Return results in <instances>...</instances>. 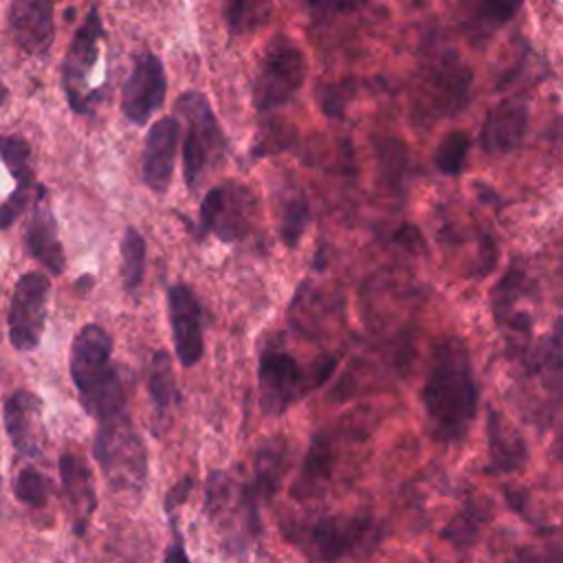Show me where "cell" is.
Masks as SVG:
<instances>
[{"label": "cell", "instance_id": "obj_1", "mask_svg": "<svg viewBox=\"0 0 563 563\" xmlns=\"http://www.w3.org/2000/svg\"><path fill=\"white\" fill-rule=\"evenodd\" d=\"M427 431L435 442H460L477 413V383L471 354L462 339L444 336L435 343L420 391Z\"/></svg>", "mask_w": 563, "mask_h": 563}, {"label": "cell", "instance_id": "obj_2", "mask_svg": "<svg viewBox=\"0 0 563 563\" xmlns=\"http://www.w3.org/2000/svg\"><path fill=\"white\" fill-rule=\"evenodd\" d=\"M68 369L84 411L97 422L128 411L125 385L112 361V339L101 325L86 323L75 334Z\"/></svg>", "mask_w": 563, "mask_h": 563}, {"label": "cell", "instance_id": "obj_3", "mask_svg": "<svg viewBox=\"0 0 563 563\" xmlns=\"http://www.w3.org/2000/svg\"><path fill=\"white\" fill-rule=\"evenodd\" d=\"M292 541L314 563H339L372 552L383 539V526L372 515H321L286 528Z\"/></svg>", "mask_w": 563, "mask_h": 563}, {"label": "cell", "instance_id": "obj_4", "mask_svg": "<svg viewBox=\"0 0 563 563\" xmlns=\"http://www.w3.org/2000/svg\"><path fill=\"white\" fill-rule=\"evenodd\" d=\"M416 84V114L440 119L457 114L468 103L473 75L453 48L440 44L422 57Z\"/></svg>", "mask_w": 563, "mask_h": 563}, {"label": "cell", "instance_id": "obj_5", "mask_svg": "<svg viewBox=\"0 0 563 563\" xmlns=\"http://www.w3.org/2000/svg\"><path fill=\"white\" fill-rule=\"evenodd\" d=\"M92 453L114 490H143L147 477V449L128 411L97 424Z\"/></svg>", "mask_w": 563, "mask_h": 563}, {"label": "cell", "instance_id": "obj_6", "mask_svg": "<svg viewBox=\"0 0 563 563\" xmlns=\"http://www.w3.org/2000/svg\"><path fill=\"white\" fill-rule=\"evenodd\" d=\"M336 358H323L306 369L292 354L266 347L257 363L260 407L264 416H282L308 391L323 385L334 372Z\"/></svg>", "mask_w": 563, "mask_h": 563}, {"label": "cell", "instance_id": "obj_7", "mask_svg": "<svg viewBox=\"0 0 563 563\" xmlns=\"http://www.w3.org/2000/svg\"><path fill=\"white\" fill-rule=\"evenodd\" d=\"M205 510L224 537L229 552L242 554L249 539L262 532L260 504L253 501L244 482L227 471H211L205 486Z\"/></svg>", "mask_w": 563, "mask_h": 563}, {"label": "cell", "instance_id": "obj_8", "mask_svg": "<svg viewBox=\"0 0 563 563\" xmlns=\"http://www.w3.org/2000/svg\"><path fill=\"white\" fill-rule=\"evenodd\" d=\"M174 110L185 123L183 176H185L187 189L194 191L205 169L222 161L227 152V136L202 92L198 90L183 92Z\"/></svg>", "mask_w": 563, "mask_h": 563}, {"label": "cell", "instance_id": "obj_9", "mask_svg": "<svg viewBox=\"0 0 563 563\" xmlns=\"http://www.w3.org/2000/svg\"><path fill=\"white\" fill-rule=\"evenodd\" d=\"M308 64L299 44L277 33L268 40L255 79H253V106L260 112H273L286 106L303 86Z\"/></svg>", "mask_w": 563, "mask_h": 563}, {"label": "cell", "instance_id": "obj_10", "mask_svg": "<svg viewBox=\"0 0 563 563\" xmlns=\"http://www.w3.org/2000/svg\"><path fill=\"white\" fill-rule=\"evenodd\" d=\"M106 29L97 9H90L84 22L73 33V40L62 59V86L68 99V106L77 114H90L99 95L90 90V75L99 62L101 40Z\"/></svg>", "mask_w": 563, "mask_h": 563}, {"label": "cell", "instance_id": "obj_11", "mask_svg": "<svg viewBox=\"0 0 563 563\" xmlns=\"http://www.w3.org/2000/svg\"><path fill=\"white\" fill-rule=\"evenodd\" d=\"M51 282L44 273L29 271L18 277L7 308L9 341L18 352H31L40 345L46 325V306Z\"/></svg>", "mask_w": 563, "mask_h": 563}, {"label": "cell", "instance_id": "obj_12", "mask_svg": "<svg viewBox=\"0 0 563 563\" xmlns=\"http://www.w3.org/2000/svg\"><path fill=\"white\" fill-rule=\"evenodd\" d=\"M253 216V198L238 183L211 187L200 202V227L222 242H238L249 235Z\"/></svg>", "mask_w": 563, "mask_h": 563}, {"label": "cell", "instance_id": "obj_13", "mask_svg": "<svg viewBox=\"0 0 563 563\" xmlns=\"http://www.w3.org/2000/svg\"><path fill=\"white\" fill-rule=\"evenodd\" d=\"M167 95V75L158 55L143 51L121 88V112L132 125H145L163 106Z\"/></svg>", "mask_w": 563, "mask_h": 563}, {"label": "cell", "instance_id": "obj_14", "mask_svg": "<svg viewBox=\"0 0 563 563\" xmlns=\"http://www.w3.org/2000/svg\"><path fill=\"white\" fill-rule=\"evenodd\" d=\"M167 314L176 358L183 367L196 365L205 352L202 308L187 284H172L167 288Z\"/></svg>", "mask_w": 563, "mask_h": 563}, {"label": "cell", "instance_id": "obj_15", "mask_svg": "<svg viewBox=\"0 0 563 563\" xmlns=\"http://www.w3.org/2000/svg\"><path fill=\"white\" fill-rule=\"evenodd\" d=\"M180 141V123L174 117L158 119L143 145V158H141V178L154 194H165L174 178V163H176V150Z\"/></svg>", "mask_w": 563, "mask_h": 563}, {"label": "cell", "instance_id": "obj_16", "mask_svg": "<svg viewBox=\"0 0 563 563\" xmlns=\"http://www.w3.org/2000/svg\"><path fill=\"white\" fill-rule=\"evenodd\" d=\"M59 0H11L7 24L15 44L31 53L42 55L55 37V4Z\"/></svg>", "mask_w": 563, "mask_h": 563}, {"label": "cell", "instance_id": "obj_17", "mask_svg": "<svg viewBox=\"0 0 563 563\" xmlns=\"http://www.w3.org/2000/svg\"><path fill=\"white\" fill-rule=\"evenodd\" d=\"M4 431L15 449L24 457H37L42 453V400L29 389H15L7 396L2 407Z\"/></svg>", "mask_w": 563, "mask_h": 563}, {"label": "cell", "instance_id": "obj_18", "mask_svg": "<svg viewBox=\"0 0 563 563\" xmlns=\"http://www.w3.org/2000/svg\"><path fill=\"white\" fill-rule=\"evenodd\" d=\"M24 249L26 253L37 260L48 273L62 275L66 268L64 246L59 242L57 220L46 202V189L37 187V198L29 213L24 227Z\"/></svg>", "mask_w": 563, "mask_h": 563}, {"label": "cell", "instance_id": "obj_19", "mask_svg": "<svg viewBox=\"0 0 563 563\" xmlns=\"http://www.w3.org/2000/svg\"><path fill=\"white\" fill-rule=\"evenodd\" d=\"M523 372L537 380L543 394L554 402H563V317L554 321L550 336H543L530 350H519Z\"/></svg>", "mask_w": 563, "mask_h": 563}, {"label": "cell", "instance_id": "obj_20", "mask_svg": "<svg viewBox=\"0 0 563 563\" xmlns=\"http://www.w3.org/2000/svg\"><path fill=\"white\" fill-rule=\"evenodd\" d=\"M528 106L519 97H508L493 106L482 123L479 145L488 154H508L526 136Z\"/></svg>", "mask_w": 563, "mask_h": 563}, {"label": "cell", "instance_id": "obj_21", "mask_svg": "<svg viewBox=\"0 0 563 563\" xmlns=\"http://www.w3.org/2000/svg\"><path fill=\"white\" fill-rule=\"evenodd\" d=\"M57 466H59V479H62L66 504H68V512L73 519V532L77 537H84L90 523L92 510L97 506L92 473L77 453H62L57 460Z\"/></svg>", "mask_w": 563, "mask_h": 563}, {"label": "cell", "instance_id": "obj_22", "mask_svg": "<svg viewBox=\"0 0 563 563\" xmlns=\"http://www.w3.org/2000/svg\"><path fill=\"white\" fill-rule=\"evenodd\" d=\"M336 438L332 431H319L310 440V446L303 455V464L299 468V477L292 484V497L299 501L314 499L323 495L328 484L332 482L336 466Z\"/></svg>", "mask_w": 563, "mask_h": 563}, {"label": "cell", "instance_id": "obj_23", "mask_svg": "<svg viewBox=\"0 0 563 563\" xmlns=\"http://www.w3.org/2000/svg\"><path fill=\"white\" fill-rule=\"evenodd\" d=\"M288 468V442L284 435L264 438L253 453V473L251 479H244V486L255 504H266L277 493L284 473Z\"/></svg>", "mask_w": 563, "mask_h": 563}, {"label": "cell", "instance_id": "obj_24", "mask_svg": "<svg viewBox=\"0 0 563 563\" xmlns=\"http://www.w3.org/2000/svg\"><path fill=\"white\" fill-rule=\"evenodd\" d=\"M521 0H451L455 22L475 44L486 42L499 26L510 22Z\"/></svg>", "mask_w": 563, "mask_h": 563}, {"label": "cell", "instance_id": "obj_25", "mask_svg": "<svg viewBox=\"0 0 563 563\" xmlns=\"http://www.w3.org/2000/svg\"><path fill=\"white\" fill-rule=\"evenodd\" d=\"M486 438H488V462L484 466V473L506 475L523 468L528 460L526 442L517 433V429L495 409L488 411Z\"/></svg>", "mask_w": 563, "mask_h": 563}, {"label": "cell", "instance_id": "obj_26", "mask_svg": "<svg viewBox=\"0 0 563 563\" xmlns=\"http://www.w3.org/2000/svg\"><path fill=\"white\" fill-rule=\"evenodd\" d=\"M0 154H2V163L15 178V191L4 200L2 211H0L2 229H9L29 202V189L35 183V174L31 167V145L22 136H18V134L4 136Z\"/></svg>", "mask_w": 563, "mask_h": 563}, {"label": "cell", "instance_id": "obj_27", "mask_svg": "<svg viewBox=\"0 0 563 563\" xmlns=\"http://www.w3.org/2000/svg\"><path fill=\"white\" fill-rule=\"evenodd\" d=\"M532 292V282L526 271L510 268L504 279L493 290V314L499 328H508L517 336H528L530 332V314L517 310V303Z\"/></svg>", "mask_w": 563, "mask_h": 563}, {"label": "cell", "instance_id": "obj_28", "mask_svg": "<svg viewBox=\"0 0 563 563\" xmlns=\"http://www.w3.org/2000/svg\"><path fill=\"white\" fill-rule=\"evenodd\" d=\"M147 391H150L156 418L163 424H167L169 409L178 400V387H176L172 356L165 350H158L152 354V361L147 367Z\"/></svg>", "mask_w": 563, "mask_h": 563}, {"label": "cell", "instance_id": "obj_29", "mask_svg": "<svg viewBox=\"0 0 563 563\" xmlns=\"http://www.w3.org/2000/svg\"><path fill=\"white\" fill-rule=\"evenodd\" d=\"M310 220V202L301 189H290L279 200V238L288 249H295Z\"/></svg>", "mask_w": 563, "mask_h": 563}, {"label": "cell", "instance_id": "obj_30", "mask_svg": "<svg viewBox=\"0 0 563 563\" xmlns=\"http://www.w3.org/2000/svg\"><path fill=\"white\" fill-rule=\"evenodd\" d=\"M486 519H488V510L479 501L471 499L444 526L442 539L453 543L455 548H468L477 541Z\"/></svg>", "mask_w": 563, "mask_h": 563}, {"label": "cell", "instance_id": "obj_31", "mask_svg": "<svg viewBox=\"0 0 563 563\" xmlns=\"http://www.w3.org/2000/svg\"><path fill=\"white\" fill-rule=\"evenodd\" d=\"M224 22L229 35L238 37L244 33H253L271 20V2L268 0H224Z\"/></svg>", "mask_w": 563, "mask_h": 563}, {"label": "cell", "instance_id": "obj_32", "mask_svg": "<svg viewBox=\"0 0 563 563\" xmlns=\"http://www.w3.org/2000/svg\"><path fill=\"white\" fill-rule=\"evenodd\" d=\"M145 253V238L134 227H128L121 238V282L123 290L130 295H134L143 282Z\"/></svg>", "mask_w": 563, "mask_h": 563}, {"label": "cell", "instance_id": "obj_33", "mask_svg": "<svg viewBox=\"0 0 563 563\" xmlns=\"http://www.w3.org/2000/svg\"><path fill=\"white\" fill-rule=\"evenodd\" d=\"M53 493L51 479L35 466H24L13 477V495L29 508H44Z\"/></svg>", "mask_w": 563, "mask_h": 563}, {"label": "cell", "instance_id": "obj_34", "mask_svg": "<svg viewBox=\"0 0 563 563\" xmlns=\"http://www.w3.org/2000/svg\"><path fill=\"white\" fill-rule=\"evenodd\" d=\"M468 145H471L468 134L462 130H451L449 134H444L433 154L435 169L446 176L460 174L468 154Z\"/></svg>", "mask_w": 563, "mask_h": 563}, {"label": "cell", "instance_id": "obj_35", "mask_svg": "<svg viewBox=\"0 0 563 563\" xmlns=\"http://www.w3.org/2000/svg\"><path fill=\"white\" fill-rule=\"evenodd\" d=\"M345 90V84H328V86H321L319 90V103H321V110L328 114V117H341L343 114V106H345V99L350 92H343Z\"/></svg>", "mask_w": 563, "mask_h": 563}, {"label": "cell", "instance_id": "obj_36", "mask_svg": "<svg viewBox=\"0 0 563 563\" xmlns=\"http://www.w3.org/2000/svg\"><path fill=\"white\" fill-rule=\"evenodd\" d=\"M367 0H306L314 15H336L363 7Z\"/></svg>", "mask_w": 563, "mask_h": 563}, {"label": "cell", "instance_id": "obj_37", "mask_svg": "<svg viewBox=\"0 0 563 563\" xmlns=\"http://www.w3.org/2000/svg\"><path fill=\"white\" fill-rule=\"evenodd\" d=\"M169 526H172V541L167 545L163 563H189V556H187V550H185V539L178 530V519L174 517V512L169 515Z\"/></svg>", "mask_w": 563, "mask_h": 563}, {"label": "cell", "instance_id": "obj_38", "mask_svg": "<svg viewBox=\"0 0 563 563\" xmlns=\"http://www.w3.org/2000/svg\"><path fill=\"white\" fill-rule=\"evenodd\" d=\"M191 488H194V477H191V475H185V477H180V479L167 490V495H165V510H167V515L178 510V506L189 497Z\"/></svg>", "mask_w": 563, "mask_h": 563}, {"label": "cell", "instance_id": "obj_39", "mask_svg": "<svg viewBox=\"0 0 563 563\" xmlns=\"http://www.w3.org/2000/svg\"><path fill=\"white\" fill-rule=\"evenodd\" d=\"M552 453H554V457L559 460V464L563 466V429L559 431V435H556V440H554V446H552Z\"/></svg>", "mask_w": 563, "mask_h": 563}]
</instances>
